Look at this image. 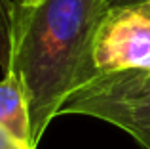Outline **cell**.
Returning a JSON list of instances; mask_svg holds the SVG:
<instances>
[{"label":"cell","mask_w":150,"mask_h":149,"mask_svg":"<svg viewBox=\"0 0 150 149\" xmlns=\"http://www.w3.org/2000/svg\"><path fill=\"white\" fill-rule=\"evenodd\" d=\"M106 11L108 0H42L36 6L17 2L6 71L23 80L34 145L61 105L95 74L93 37Z\"/></svg>","instance_id":"cell-1"},{"label":"cell","mask_w":150,"mask_h":149,"mask_svg":"<svg viewBox=\"0 0 150 149\" xmlns=\"http://www.w3.org/2000/svg\"><path fill=\"white\" fill-rule=\"evenodd\" d=\"M59 115L105 120L129 134L143 149H150V73L93 74L61 105Z\"/></svg>","instance_id":"cell-2"},{"label":"cell","mask_w":150,"mask_h":149,"mask_svg":"<svg viewBox=\"0 0 150 149\" xmlns=\"http://www.w3.org/2000/svg\"><path fill=\"white\" fill-rule=\"evenodd\" d=\"M95 74L150 71V4L108 8L93 37Z\"/></svg>","instance_id":"cell-3"},{"label":"cell","mask_w":150,"mask_h":149,"mask_svg":"<svg viewBox=\"0 0 150 149\" xmlns=\"http://www.w3.org/2000/svg\"><path fill=\"white\" fill-rule=\"evenodd\" d=\"M0 126L23 147L36 149L30 130L29 100L17 73L6 71L0 78Z\"/></svg>","instance_id":"cell-4"},{"label":"cell","mask_w":150,"mask_h":149,"mask_svg":"<svg viewBox=\"0 0 150 149\" xmlns=\"http://www.w3.org/2000/svg\"><path fill=\"white\" fill-rule=\"evenodd\" d=\"M13 0H0V69L6 73L11 56V37H13V19H15Z\"/></svg>","instance_id":"cell-5"},{"label":"cell","mask_w":150,"mask_h":149,"mask_svg":"<svg viewBox=\"0 0 150 149\" xmlns=\"http://www.w3.org/2000/svg\"><path fill=\"white\" fill-rule=\"evenodd\" d=\"M0 149H27V147H23L17 140L11 138V136L0 126Z\"/></svg>","instance_id":"cell-6"},{"label":"cell","mask_w":150,"mask_h":149,"mask_svg":"<svg viewBox=\"0 0 150 149\" xmlns=\"http://www.w3.org/2000/svg\"><path fill=\"white\" fill-rule=\"evenodd\" d=\"M137 4H150V0H108V8H124V6H137Z\"/></svg>","instance_id":"cell-7"},{"label":"cell","mask_w":150,"mask_h":149,"mask_svg":"<svg viewBox=\"0 0 150 149\" xmlns=\"http://www.w3.org/2000/svg\"><path fill=\"white\" fill-rule=\"evenodd\" d=\"M19 2H21L23 6H36V4H40L42 0H19Z\"/></svg>","instance_id":"cell-8"},{"label":"cell","mask_w":150,"mask_h":149,"mask_svg":"<svg viewBox=\"0 0 150 149\" xmlns=\"http://www.w3.org/2000/svg\"><path fill=\"white\" fill-rule=\"evenodd\" d=\"M148 73H150V71H148Z\"/></svg>","instance_id":"cell-9"}]
</instances>
